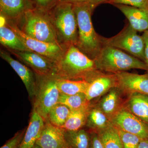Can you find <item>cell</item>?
Wrapping results in <instances>:
<instances>
[{"label":"cell","instance_id":"6da1fadb","mask_svg":"<svg viewBox=\"0 0 148 148\" xmlns=\"http://www.w3.org/2000/svg\"><path fill=\"white\" fill-rule=\"evenodd\" d=\"M102 73L97 69L94 60L88 57L76 46L72 45L67 48L62 57L55 63L52 76L58 79L89 82Z\"/></svg>","mask_w":148,"mask_h":148},{"label":"cell","instance_id":"7a4b0ae2","mask_svg":"<svg viewBox=\"0 0 148 148\" xmlns=\"http://www.w3.org/2000/svg\"><path fill=\"white\" fill-rule=\"evenodd\" d=\"M78 29L77 47L90 59L94 60L103 47L101 36L95 32L92 25V6L86 1L73 3Z\"/></svg>","mask_w":148,"mask_h":148},{"label":"cell","instance_id":"3957f363","mask_svg":"<svg viewBox=\"0 0 148 148\" xmlns=\"http://www.w3.org/2000/svg\"><path fill=\"white\" fill-rule=\"evenodd\" d=\"M48 12L59 45L66 48L77 46L78 29L73 3L58 2Z\"/></svg>","mask_w":148,"mask_h":148},{"label":"cell","instance_id":"277c9868","mask_svg":"<svg viewBox=\"0 0 148 148\" xmlns=\"http://www.w3.org/2000/svg\"><path fill=\"white\" fill-rule=\"evenodd\" d=\"M13 22L24 34L33 38L60 45L48 11L36 7Z\"/></svg>","mask_w":148,"mask_h":148},{"label":"cell","instance_id":"5b68a950","mask_svg":"<svg viewBox=\"0 0 148 148\" xmlns=\"http://www.w3.org/2000/svg\"><path fill=\"white\" fill-rule=\"evenodd\" d=\"M97 69L103 73L115 74L131 69L148 71V66L142 60L112 47L104 46L94 59Z\"/></svg>","mask_w":148,"mask_h":148},{"label":"cell","instance_id":"8992f818","mask_svg":"<svg viewBox=\"0 0 148 148\" xmlns=\"http://www.w3.org/2000/svg\"><path fill=\"white\" fill-rule=\"evenodd\" d=\"M36 75V86L33 110L45 121L49 111L58 103L60 92L57 86V79L55 77L37 74Z\"/></svg>","mask_w":148,"mask_h":148},{"label":"cell","instance_id":"52a82bcc","mask_svg":"<svg viewBox=\"0 0 148 148\" xmlns=\"http://www.w3.org/2000/svg\"><path fill=\"white\" fill-rule=\"evenodd\" d=\"M137 32L129 24L116 36L110 38L101 36V41L103 46H108L125 51L144 62L145 44L143 37L138 35Z\"/></svg>","mask_w":148,"mask_h":148},{"label":"cell","instance_id":"ba28073f","mask_svg":"<svg viewBox=\"0 0 148 148\" xmlns=\"http://www.w3.org/2000/svg\"><path fill=\"white\" fill-rule=\"evenodd\" d=\"M6 24L16 33L29 50L43 56L55 63L59 61L68 48L33 38L24 34L12 21L6 20Z\"/></svg>","mask_w":148,"mask_h":148},{"label":"cell","instance_id":"9c48e42d","mask_svg":"<svg viewBox=\"0 0 148 148\" xmlns=\"http://www.w3.org/2000/svg\"><path fill=\"white\" fill-rule=\"evenodd\" d=\"M115 127L137 135L142 139H148V123L142 120L123 107L112 118Z\"/></svg>","mask_w":148,"mask_h":148},{"label":"cell","instance_id":"30bf717a","mask_svg":"<svg viewBox=\"0 0 148 148\" xmlns=\"http://www.w3.org/2000/svg\"><path fill=\"white\" fill-rule=\"evenodd\" d=\"M7 50L32 69L35 74L40 75H53L55 63L45 56L31 51Z\"/></svg>","mask_w":148,"mask_h":148},{"label":"cell","instance_id":"8fae6325","mask_svg":"<svg viewBox=\"0 0 148 148\" xmlns=\"http://www.w3.org/2000/svg\"><path fill=\"white\" fill-rule=\"evenodd\" d=\"M147 73H132L126 71L114 74L116 86L126 96L135 92L148 95V71Z\"/></svg>","mask_w":148,"mask_h":148},{"label":"cell","instance_id":"7c38bea8","mask_svg":"<svg viewBox=\"0 0 148 148\" xmlns=\"http://www.w3.org/2000/svg\"><path fill=\"white\" fill-rule=\"evenodd\" d=\"M125 94L117 86L111 88L94 104L110 119L124 107Z\"/></svg>","mask_w":148,"mask_h":148},{"label":"cell","instance_id":"4fadbf2b","mask_svg":"<svg viewBox=\"0 0 148 148\" xmlns=\"http://www.w3.org/2000/svg\"><path fill=\"white\" fill-rule=\"evenodd\" d=\"M0 56L10 65L20 77L26 87L29 98L33 101L36 86V78L34 72L28 66L14 59L5 51L1 49Z\"/></svg>","mask_w":148,"mask_h":148},{"label":"cell","instance_id":"5bb4252c","mask_svg":"<svg viewBox=\"0 0 148 148\" xmlns=\"http://www.w3.org/2000/svg\"><path fill=\"white\" fill-rule=\"evenodd\" d=\"M36 144L41 148H69L64 130L51 123L48 120L45 121Z\"/></svg>","mask_w":148,"mask_h":148},{"label":"cell","instance_id":"9a60e30c","mask_svg":"<svg viewBox=\"0 0 148 148\" xmlns=\"http://www.w3.org/2000/svg\"><path fill=\"white\" fill-rule=\"evenodd\" d=\"M32 0H0V10L7 20L16 22L27 12L36 8Z\"/></svg>","mask_w":148,"mask_h":148},{"label":"cell","instance_id":"2e32d148","mask_svg":"<svg viewBox=\"0 0 148 148\" xmlns=\"http://www.w3.org/2000/svg\"><path fill=\"white\" fill-rule=\"evenodd\" d=\"M88 82L90 84L85 94L91 103L101 98L112 88L116 86L114 74L102 73L92 78Z\"/></svg>","mask_w":148,"mask_h":148},{"label":"cell","instance_id":"e0dca14e","mask_svg":"<svg viewBox=\"0 0 148 148\" xmlns=\"http://www.w3.org/2000/svg\"><path fill=\"white\" fill-rule=\"evenodd\" d=\"M124 14L131 27L137 32L148 30V12L143 10L123 4H114Z\"/></svg>","mask_w":148,"mask_h":148},{"label":"cell","instance_id":"ac0fdd59","mask_svg":"<svg viewBox=\"0 0 148 148\" xmlns=\"http://www.w3.org/2000/svg\"><path fill=\"white\" fill-rule=\"evenodd\" d=\"M45 121L36 111L32 110V115L25 135L19 148H32L36 145Z\"/></svg>","mask_w":148,"mask_h":148},{"label":"cell","instance_id":"d6986e66","mask_svg":"<svg viewBox=\"0 0 148 148\" xmlns=\"http://www.w3.org/2000/svg\"><path fill=\"white\" fill-rule=\"evenodd\" d=\"M124 107L148 123V95L135 92L127 96Z\"/></svg>","mask_w":148,"mask_h":148},{"label":"cell","instance_id":"ffe728a7","mask_svg":"<svg viewBox=\"0 0 148 148\" xmlns=\"http://www.w3.org/2000/svg\"><path fill=\"white\" fill-rule=\"evenodd\" d=\"M112 124L103 112L92 104L90 107L85 126L89 132H98Z\"/></svg>","mask_w":148,"mask_h":148},{"label":"cell","instance_id":"44dd1931","mask_svg":"<svg viewBox=\"0 0 148 148\" xmlns=\"http://www.w3.org/2000/svg\"><path fill=\"white\" fill-rule=\"evenodd\" d=\"M0 42L1 44L6 49L17 51L29 50L16 33L7 25L6 21L5 23L1 24Z\"/></svg>","mask_w":148,"mask_h":148},{"label":"cell","instance_id":"7402d4cb","mask_svg":"<svg viewBox=\"0 0 148 148\" xmlns=\"http://www.w3.org/2000/svg\"><path fill=\"white\" fill-rule=\"evenodd\" d=\"M90 107L88 108L71 111L65 124L60 128L64 131H76L83 128Z\"/></svg>","mask_w":148,"mask_h":148},{"label":"cell","instance_id":"603a6c76","mask_svg":"<svg viewBox=\"0 0 148 148\" xmlns=\"http://www.w3.org/2000/svg\"><path fill=\"white\" fill-rule=\"evenodd\" d=\"M69 148H89L90 132L83 129L74 131H64Z\"/></svg>","mask_w":148,"mask_h":148},{"label":"cell","instance_id":"cb8c5ba5","mask_svg":"<svg viewBox=\"0 0 148 148\" xmlns=\"http://www.w3.org/2000/svg\"><path fill=\"white\" fill-rule=\"evenodd\" d=\"M57 79V78H56ZM89 82L85 80L57 79V85L60 93L71 95L81 93H85Z\"/></svg>","mask_w":148,"mask_h":148},{"label":"cell","instance_id":"d4e9b609","mask_svg":"<svg viewBox=\"0 0 148 148\" xmlns=\"http://www.w3.org/2000/svg\"><path fill=\"white\" fill-rule=\"evenodd\" d=\"M58 103L65 105L71 111L88 108L92 105V103L87 100L84 93L71 95L60 93Z\"/></svg>","mask_w":148,"mask_h":148},{"label":"cell","instance_id":"484cf974","mask_svg":"<svg viewBox=\"0 0 148 148\" xmlns=\"http://www.w3.org/2000/svg\"><path fill=\"white\" fill-rule=\"evenodd\" d=\"M97 133L104 148H123L118 130L113 125Z\"/></svg>","mask_w":148,"mask_h":148},{"label":"cell","instance_id":"4316f807","mask_svg":"<svg viewBox=\"0 0 148 148\" xmlns=\"http://www.w3.org/2000/svg\"><path fill=\"white\" fill-rule=\"evenodd\" d=\"M71 112V110L65 105L57 103L49 111L47 120L53 125L61 127L65 124Z\"/></svg>","mask_w":148,"mask_h":148},{"label":"cell","instance_id":"83f0119b","mask_svg":"<svg viewBox=\"0 0 148 148\" xmlns=\"http://www.w3.org/2000/svg\"><path fill=\"white\" fill-rule=\"evenodd\" d=\"M116 128L119 133L123 148H138L142 139L137 135Z\"/></svg>","mask_w":148,"mask_h":148},{"label":"cell","instance_id":"f1b7e54d","mask_svg":"<svg viewBox=\"0 0 148 148\" xmlns=\"http://www.w3.org/2000/svg\"><path fill=\"white\" fill-rule=\"evenodd\" d=\"M106 3L131 6L148 12V0H109Z\"/></svg>","mask_w":148,"mask_h":148},{"label":"cell","instance_id":"f546056e","mask_svg":"<svg viewBox=\"0 0 148 148\" xmlns=\"http://www.w3.org/2000/svg\"><path fill=\"white\" fill-rule=\"evenodd\" d=\"M27 127L16 132L12 138L8 141L1 148H19L25 135Z\"/></svg>","mask_w":148,"mask_h":148},{"label":"cell","instance_id":"4dcf8cb0","mask_svg":"<svg viewBox=\"0 0 148 148\" xmlns=\"http://www.w3.org/2000/svg\"><path fill=\"white\" fill-rule=\"evenodd\" d=\"M36 7L46 11L53 8L58 2V0H32Z\"/></svg>","mask_w":148,"mask_h":148},{"label":"cell","instance_id":"1f68e13d","mask_svg":"<svg viewBox=\"0 0 148 148\" xmlns=\"http://www.w3.org/2000/svg\"><path fill=\"white\" fill-rule=\"evenodd\" d=\"M90 132V143L89 148H104L103 143L97 132Z\"/></svg>","mask_w":148,"mask_h":148},{"label":"cell","instance_id":"d6a6232c","mask_svg":"<svg viewBox=\"0 0 148 148\" xmlns=\"http://www.w3.org/2000/svg\"><path fill=\"white\" fill-rule=\"evenodd\" d=\"M145 44V63L148 66V30L144 32L142 35Z\"/></svg>","mask_w":148,"mask_h":148},{"label":"cell","instance_id":"836d02e7","mask_svg":"<svg viewBox=\"0 0 148 148\" xmlns=\"http://www.w3.org/2000/svg\"><path fill=\"white\" fill-rule=\"evenodd\" d=\"M109 0H86L84 1L87 2L93 8L98 5L103 3H106Z\"/></svg>","mask_w":148,"mask_h":148},{"label":"cell","instance_id":"e575fe53","mask_svg":"<svg viewBox=\"0 0 148 148\" xmlns=\"http://www.w3.org/2000/svg\"><path fill=\"white\" fill-rule=\"evenodd\" d=\"M138 148H148V139H142Z\"/></svg>","mask_w":148,"mask_h":148},{"label":"cell","instance_id":"d590c367","mask_svg":"<svg viewBox=\"0 0 148 148\" xmlns=\"http://www.w3.org/2000/svg\"><path fill=\"white\" fill-rule=\"evenodd\" d=\"M86 0H58V2H68L75 3L82 2Z\"/></svg>","mask_w":148,"mask_h":148},{"label":"cell","instance_id":"8d00e7d4","mask_svg":"<svg viewBox=\"0 0 148 148\" xmlns=\"http://www.w3.org/2000/svg\"><path fill=\"white\" fill-rule=\"evenodd\" d=\"M32 148H41L39 146H38V145H37L36 144V145L34 146V147H33Z\"/></svg>","mask_w":148,"mask_h":148}]
</instances>
